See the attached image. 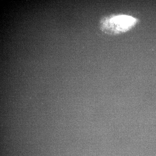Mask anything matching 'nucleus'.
I'll list each match as a JSON object with an SVG mask.
<instances>
[{"instance_id":"1","label":"nucleus","mask_w":156,"mask_h":156,"mask_svg":"<svg viewBox=\"0 0 156 156\" xmlns=\"http://www.w3.org/2000/svg\"><path fill=\"white\" fill-rule=\"evenodd\" d=\"M135 19L127 16H119L112 17L105 21L103 23V29L105 31H113L115 29L118 30L126 29L131 26Z\"/></svg>"}]
</instances>
